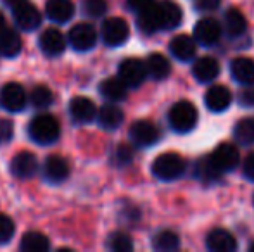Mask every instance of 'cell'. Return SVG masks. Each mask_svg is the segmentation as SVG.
Instances as JSON below:
<instances>
[{
	"mask_svg": "<svg viewBox=\"0 0 254 252\" xmlns=\"http://www.w3.org/2000/svg\"><path fill=\"white\" fill-rule=\"evenodd\" d=\"M130 37V26L123 17H109L102 24V40L109 47H120Z\"/></svg>",
	"mask_w": 254,
	"mask_h": 252,
	"instance_id": "277c9868",
	"label": "cell"
},
{
	"mask_svg": "<svg viewBox=\"0 0 254 252\" xmlns=\"http://www.w3.org/2000/svg\"><path fill=\"white\" fill-rule=\"evenodd\" d=\"M67 38H69V44L74 50L85 52L95 47V44H97V31H95V28L92 24L80 23L71 28Z\"/></svg>",
	"mask_w": 254,
	"mask_h": 252,
	"instance_id": "52a82bcc",
	"label": "cell"
},
{
	"mask_svg": "<svg viewBox=\"0 0 254 252\" xmlns=\"http://www.w3.org/2000/svg\"><path fill=\"white\" fill-rule=\"evenodd\" d=\"M187 169L185 161L175 152H166L161 154L159 157H156V161L152 162V173L156 178L163 180V182H173L178 180Z\"/></svg>",
	"mask_w": 254,
	"mask_h": 252,
	"instance_id": "7a4b0ae2",
	"label": "cell"
},
{
	"mask_svg": "<svg viewBox=\"0 0 254 252\" xmlns=\"http://www.w3.org/2000/svg\"><path fill=\"white\" fill-rule=\"evenodd\" d=\"M170 52L178 61L189 62L195 57L197 45H195L194 38L187 37V35H178V37H175L173 40L170 42Z\"/></svg>",
	"mask_w": 254,
	"mask_h": 252,
	"instance_id": "2e32d148",
	"label": "cell"
},
{
	"mask_svg": "<svg viewBox=\"0 0 254 252\" xmlns=\"http://www.w3.org/2000/svg\"><path fill=\"white\" fill-rule=\"evenodd\" d=\"M239 102L244 107H254V87L253 85H244L241 92H239Z\"/></svg>",
	"mask_w": 254,
	"mask_h": 252,
	"instance_id": "8d00e7d4",
	"label": "cell"
},
{
	"mask_svg": "<svg viewBox=\"0 0 254 252\" xmlns=\"http://www.w3.org/2000/svg\"><path fill=\"white\" fill-rule=\"evenodd\" d=\"M246 30H248V21H246L244 14L239 9L232 7L225 12V31L228 33V37L239 38L244 37Z\"/></svg>",
	"mask_w": 254,
	"mask_h": 252,
	"instance_id": "cb8c5ba5",
	"label": "cell"
},
{
	"mask_svg": "<svg viewBox=\"0 0 254 252\" xmlns=\"http://www.w3.org/2000/svg\"><path fill=\"white\" fill-rule=\"evenodd\" d=\"M242 168H244L246 178L254 182V152H251V154L244 159V166H242Z\"/></svg>",
	"mask_w": 254,
	"mask_h": 252,
	"instance_id": "f35d334b",
	"label": "cell"
},
{
	"mask_svg": "<svg viewBox=\"0 0 254 252\" xmlns=\"http://www.w3.org/2000/svg\"><path fill=\"white\" fill-rule=\"evenodd\" d=\"M123 111H121L118 105L113 104H106L102 105L101 109L97 111V119L99 123H101L102 128H106V130H116V128L121 126V123H123Z\"/></svg>",
	"mask_w": 254,
	"mask_h": 252,
	"instance_id": "484cf974",
	"label": "cell"
},
{
	"mask_svg": "<svg viewBox=\"0 0 254 252\" xmlns=\"http://www.w3.org/2000/svg\"><path fill=\"white\" fill-rule=\"evenodd\" d=\"M157 19V30H173L182 23V9L171 0H161L154 3Z\"/></svg>",
	"mask_w": 254,
	"mask_h": 252,
	"instance_id": "8992f818",
	"label": "cell"
},
{
	"mask_svg": "<svg viewBox=\"0 0 254 252\" xmlns=\"http://www.w3.org/2000/svg\"><path fill=\"white\" fill-rule=\"evenodd\" d=\"M23 2H26V0H5L7 5L12 7V9H14V7H16V5H19V3H23Z\"/></svg>",
	"mask_w": 254,
	"mask_h": 252,
	"instance_id": "b9f144b4",
	"label": "cell"
},
{
	"mask_svg": "<svg viewBox=\"0 0 254 252\" xmlns=\"http://www.w3.org/2000/svg\"><path fill=\"white\" fill-rule=\"evenodd\" d=\"M204 102H206V107L209 111L223 112L232 104V92L227 87H223V85H214V87L207 88Z\"/></svg>",
	"mask_w": 254,
	"mask_h": 252,
	"instance_id": "4fadbf2b",
	"label": "cell"
},
{
	"mask_svg": "<svg viewBox=\"0 0 254 252\" xmlns=\"http://www.w3.org/2000/svg\"><path fill=\"white\" fill-rule=\"evenodd\" d=\"M192 74L201 83H211L220 74V64L214 57L204 55V57L195 59L194 66H192Z\"/></svg>",
	"mask_w": 254,
	"mask_h": 252,
	"instance_id": "5bb4252c",
	"label": "cell"
},
{
	"mask_svg": "<svg viewBox=\"0 0 254 252\" xmlns=\"http://www.w3.org/2000/svg\"><path fill=\"white\" fill-rule=\"evenodd\" d=\"M28 102L26 92L19 83H7L0 90V104L9 112H19Z\"/></svg>",
	"mask_w": 254,
	"mask_h": 252,
	"instance_id": "9c48e42d",
	"label": "cell"
},
{
	"mask_svg": "<svg viewBox=\"0 0 254 252\" xmlns=\"http://www.w3.org/2000/svg\"><path fill=\"white\" fill-rule=\"evenodd\" d=\"M152 247L159 252H171L177 251L180 247V239L175 232H170V230H163L159 232L156 237L152 239Z\"/></svg>",
	"mask_w": 254,
	"mask_h": 252,
	"instance_id": "f1b7e54d",
	"label": "cell"
},
{
	"mask_svg": "<svg viewBox=\"0 0 254 252\" xmlns=\"http://www.w3.org/2000/svg\"><path fill=\"white\" fill-rule=\"evenodd\" d=\"M40 49L44 54L51 55H59L66 49V40H64L63 33L57 28H49L40 35Z\"/></svg>",
	"mask_w": 254,
	"mask_h": 252,
	"instance_id": "ffe728a7",
	"label": "cell"
},
{
	"mask_svg": "<svg viewBox=\"0 0 254 252\" xmlns=\"http://www.w3.org/2000/svg\"><path fill=\"white\" fill-rule=\"evenodd\" d=\"M145 69H147L149 76L154 78V80H164V78L170 76L171 64L163 54H151L147 57V62H145Z\"/></svg>",
	"mask_w": 254,
	"mask_h": 252,
	"instance_id": "4316f807",
	"label": "cell"
},
{
	"mask_svg": "<svg viewBox=\"0 0 254 252\" xmlns=\"http://www.w3.org/2000/svg\"><path fill=\"white\" fill-rule=\"evenodd\" d=\"M69 114L76 123H90L97 118V107L87 97H74L69 104Z\"/></svg>",
	"mask_w": 254,
	"mask_h": 252,
	"instance_id": "9a60e30c",
	"label": "cell"
},
{
	"mask_svg": "<svg viewBox=\"0 0 254 252\" xmlns=\"http://www.w3.org/2000/svg\"><path fill=\"white\" fill-rule=\"evenodd\" d=\"M209 157L221 173L235 169L239 161H241V154H239L237 147L234 144H228V142H223V144L218 145Z\"/></svg>",
	"mask_w": 254,
	"mask_h": 252,
	"instance_id": "ba28073f",
	"label": "cell"
},
{
	"mask_svg": "<svg viewBox=\"0 0 254 252\" xmlns=\"http://www.w3.org/2000/svg\"><path fill=\"white\" fill-rule=\"evenodd\" d=\"M114 159H116V164L118 166L130 164L131 159H133V151H131V147H130V145H127V144L118 145L116 152H114Z\"/></svg>",
	"mask_w": 254,
	"mask_h": 252,
	"instance_id": "d590c367",
	"label": "cell"
},
{
	"mask_svg": "<svg viewBox=\"0 0 254 252\" xmlns=\"http://www.w3.org/2000/svg\"><path fill=\"white\" fill-rule=\"evenodd\" d=\"M19 249L23 252H47L51 249L49 239L40 232H28L21 239Z\"/></svg>",
	"mask_w": 254,
	"mask_h": 252,
	"instance_id": "83f0119b",
	"label": "cell"
},
{
	"mask_svg": "<svg viewBox=\"0 0 254 252\" xmlns=\"http://www.w3.org/2000/svg\"><path fill=\"white\" fill-rule=\"evenodd\" d=\"M30 101L37 109H45V107H49V105L52 104L54 95H52V92L49 90L47 87H44V85H38V87H35L33 90H31Z\"/></svg>",
	"mask_w": 254,
	"mask_h": 252,
	"instance_id": "1f68e13d",
	"label": "cell"
},
{
	"mask_svg": "<svg viewBox=\"0 0 254 252\" xmlns=\"http://www.w3.org/2000/svg\"><path fill=\"white\" fill-rule=\"evenodd\" d=\"M38 161L31 152H19L10 161V171L17 178H30L37 173Z\"/></svg>",
	"mask_w": 254,
	"mask_h": 252,
	"instance_id": "e0dca14e",
	"label": "cell"
},
{
	"mask_svg": "<svg viewBox=\"0 0 254 252\" xmlns=\"http://www.w3.org/2000/svg\"><path fill=\"white\" fill-rule=\"evenodd\" d=\"M107 10L106 0H83V12L90 17H101Z\"/></svg>",
	"mask_w": 254,
	"mask_h": 252,
	"instance_id": "836d02e7",
	"label": "cell"
},
{
	"mask_svg": "<svg viewBox=\"0 0 254 252\" xmlns=\"http://www.w3.org/2000/svg\"><path fill=\"white\" fill-rule=\"evenodd\" d=\"M195 175L201 182H216L221 178L223 173L214 166V162L211 161V157L199 159L197 164H195Z\"/></svg>",
	"mask_w": 254,
	"mask_h": 252,
	"instance_id": "f546056e",
	"label": "cell"
},
{
	"mask_svg": "<svg viewBox=\"0 0 254 252\" xmlns=\"http://www.w3.org/2000/svg\"><path fill=\"white\" fill-rule=\"evenodd\" d=\"M251 251L254 252V244H253V246H251Z\"/></svg>",
	"mask_w": 254,
	"mask_h": 252,
	"instance_id": "ee69618b",
	"label": "cell"
},
{
	"mask_svg": "<svg viewBox=\"0 0 254 252\" xmlns=\"http://www.w3.org/2000/svg\"><path fill=\"white\" fill-rule=\"evenodd\" d=\"M21 37L16 30L3 26L0 30V55L3 57H16L21 52Z\"/></svg>",
	"mask_w": 254,
	"mask_h": 252,
	"instance_id": "7402d4cb",
	"label": "cell"
},
{
	"mask_svg": "<svg viewBox=\"0 0 254 252\" xmlns=\"http://www.w3.org/2000/svg\"><path fill=\"white\" fill-rule=\"evenodd\" d=\"M206 246L213 252H234L237 249V240L234 239L230 232L223 228H216L209 232L206 239Z\"/></svg>",
	"mask_w": 254,
	"mask_h": 252,
	"instance_id": "d6986e66",
	"label": "cell"
},
{
	"mask_svg": "<svg viewBox=\"0 0 254 252\" xmlns=\"http://www.w3.org/2000/svg\"><path fill=\"white\" fill-rule=\"evenodd\" d=\"M197 109L189 101H180L170 109V125L178 133H189L197 125Z\"/></svg>",
	"mask_w": 254,
	"mask_h": 252,
	"instance_id": "3957f363",
	"label": "cell"
},
{
	"mask_svg": "<svg viewBox=\"0 0 254 252\" xmlns=\"http://www.w3.org/2000/svg\"><path fill=\"white\" fill-rule=\"evenodd\" d=\"M107 249H111L113 252H130L133 249V242L127 233L116 232L107 239Z\"/></svg>",
	"mask_w": 254,
	"mask_h": 252,
	"instance_id": "d6a6232c",
	"label": "cell"
},
{
	"mask_svg": "<svg viewBox=\"0 0 254 252\" xmlns=\"http://www.w3.org/2000/svg\"><path fill=\"white\" fill-rule=\"evenodd\" d=\"M130 138L137 147H151L159 140V130L147 119L135 121L130 128Z\"/></svg>",
	"mask_w": 254,
	"mask_h": 252,
	"instance_id": "8fae6325",
	"label": "cell"
},
{
	"mask_svg": "<svg viewBox=\"0 0 254 252\" xmlns=\"http://www.w3.org/2000/svg\"><path fill=\"white\" fill-rule=\"evenodd\" d=\"M234 138L241 145L254 144V121L253 119H241L234 128Z\"/></svg>",
	"mask_w": 254,
	"mask_h": 252,
	"instance_id": "4dcf8cb0",
	"label": "cell"
},
{
	"mask_svg": "<svg viewBox=\"0 0 254 252\" xmlns=\"http://www.w3.org/2000/svg\"><path fill=\"white\" fill-rule=\"evenodd\" d=\"M99 90H101L102 97L111 102H121L128 95V87L120 78H107V80H104Z\"/></svg>",
	"mask_w": 254,
	"mask_h": 252,
	"instance_id": "d4e9b609",
	"label": "cell"
},
{
	"mask_svg": "<svg viewBox=\"0 0 254 252\" xmlns=\"http://www.w3.org/2000/svg\"><path fill=\"white\" fill-rule=\"evenodd\" d=\"M28 133H30L31 140L37 142L40 145H49L59 138L61 126L57 119L51 114H38L31 119L28 125Z\"/></svg>",
	"mask_w": 254,
	"mask_h": 252,
	"instance_id": "6da1fadb",
	"label": "cell"
},
{
	"mask_svg": "<svg viewBox=\"0 0 254 252\" xmlns=\"http://www.w3.org/2000/svg\"><path fill=\"white\" fill-rule=\"evenodd\" d=\"M14 133V125L9 119H0V144L9 142Z\"/></svg>",
	"mask_w": 254,
	"mask_h": 252,
	"instance_id": "74e56055",
	"label": "cell"
},
{
	"mask_svg": "<svg viewBox=\"0 0 254 252\" xmlns=\"http://www.w3.org/2000/svg\"><path fill=\"white\" fill-rule=\"evenodd\" d=\"M221 0H195V7L199 10H214L218 9Z\"/></svg>",
	"mask_w": 254,
	"mask_h": 252,
	"instance_id": "ab89813d",
	"label": "cell"
},
{
	"mask_svg": "<svg viewBox=\"0 0 254 252\" xmlns=\"http://www.w3.org/2000/svg\"><path fill=\"white\" fill-rule=\"evenodd\" d=\"M194 38L202 47H211L221 38V24L214 17H202L194 28Z\"/></svg>",
	"mask_w": 254,
	"mask_h": 252,
	"instance_id": "7c38bea8",
	"label": "cell"
},
{
	"mask_svg": "<svg viewBox=\"0 0 254 252\" xmlns=\"http://www.w3.org/2000/svg\"><path fill=\"white\" fill-rule=\"evenodd\" d=\"M12 14H14V21H16V24L21 28V30L33 31L42 24L40 10H38L33 3L28 2V0L14 7Z\"/></svg>",
	"mask_w": 254,
	"mask_h": 252,
	"instance_id": "30bf717a",
	"label": "cell"
},
{
	"mask_svg": "<svg viewBox=\"0 0 254 252\" xmlns=\"http://www.w3.org/2000/svg\"><path fill=\"white\" fill-rule=\"evenodd\" d=\"M3 26H5V17H3V14L0 12V30H2Z\"/></svg>",
	"mask_w": 254,
	"mask_h": 252,
	"instance_id": "7bdbcfd3",
	"label": "cell"
},
{
	"mask_svg": "<svg viewBox=\"0 0 254 252\" xmlns=\"http://www.w3.org/2000/svg\"><path fill=\"white\" fill-rule=\"evenodd\" d=\"M151 3H154V0H128V7L135 12H140V10L147 9Z\"/></svg>",
	"mask_w": 254,
	"mask_h": 252,
	"instance_id": "60d3db41",
	"label": "cell"
},
{
	"mask_svg": "<svg viewBox=\"0 0 254 252\" xmlns=\"http://www.w3.org/2000/svg\"><path fill=\"white\" fill-rule=\"evenodd\" d=\"M45 14L51 21L66 23L73 17L74 5L71 0H49L47 5H45Z\"/></svg>",
	"mask_w": 254,
	"mask_h": 252,
	"instance_id": "603a6c76",
	"label": "cell"
},
{
	"mask_svg": "<svg viewBox=\"0 0 254 252\" xmlns=\"http://www.w3.org/2000/svg\"><path fill=\"white\" fill-rule=\"evenodd\" d=\"M44 175L51 183H61L69 176V164L61 155H49L44 164Z\"/></svg>",
	"mask_w": 254,
	"mask_h": 252,
	"instance_id": "ac0fdd59",
	"label": "cell"
},
{
	"mask_svg": "<svg viewBox=\"0 0 254 252\" xmlns=\"http://www.w3.org/2000/svg\"><path fill=\"white\" fill-rule=\"evenodd\" d=\"M230 73L241 85H254V61L249 57H237L230 62Z\"/></svg>",
	"mask_w": 254,
	"mask_h": 252,
	"instance_id": "44dd1931",
	"label": "cell"
},
{
	"mask_svg": "<svg viewBox=\"0 0 254 252\" xmlns=\"http://www.w3.org/2000/svg\"><path fill=\"white\" fill-rule=\"evenodd\" d=\"M14 221L5 214H0V244L10 242V239L14 237Z\"/></svg>",
	"mask_w": 254,
	"mask_h": 252,
	"instance_id": "e575fe53",
	"label": "cell"
},
{
	"mask_svg": "<svg viewBox=\"0 0 254 252\" xmlns=\"http://www.w3.org/2000/svg\"><path fill=\"white\" fill-rule=\"evenodd\" d=\"M120 80L127 85L128 88H137L144 83V80L147 78V69H145V62H142L140 59H125L120 64Z\"/></svg>",
	"mask_w": 254,
	"mask_h": 252,
	"instance_id": "5b68a950",
	"label": "cell"
}]
</instances>
